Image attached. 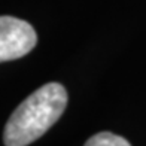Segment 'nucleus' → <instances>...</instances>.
I'll list each match as a JSON object with an SVG mask.
<instances>
[{
  "label": "nucleus",
  "mask_w": 146,
  "mask_h": 146,
  "mask_svg": "<svg viewBox=\"0 0 146 146\" xmlns=\"http://www.w3.org/2000/svg\"><path fill=\"white\" fill-rule=\"evenodd\" d=\"M37 35L24 19L0 17V63L18 60L35 48Z\"/></svg>",
  "instance_id": "nucleus-2"
},
{
  "label": "nucleus",
  "mask_w": 146,
  "mask_h": 146,
  "mask_svg": "<svg viewBox=\"0 0 146 146\" xmlns=\"http://www.w3.org/2000/svg\"><path fill=\"white\" fill-rule=\"evenodd\" d=\"M67 106V91L61 84L49 82L36 90L14 110L6 122V146H27L43 136Z\"/></svg>",
  "instance_id": "nucleus-1"
},
{
  "label": "nucleus",
  "mask_w": 146,
  "mask_h": 146,
  "mask_svg": "<svg viewBox=\"0 0 146 146\" xmlns=\"http://www.w3.org/2000/svg\"><path fill=\"white\" fill-rule=\"evenodd\" d=\"M84 146H131L124 137L110 131H103L90 137Z\"/></svg>",
  "instance_id": "nucleus-3"
}]
</instances>
